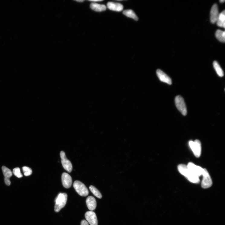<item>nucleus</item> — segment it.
<instances>
[{"label":"nucleus","instance_id":"obj_1","mask_svg":"<svg viewBox=\"0 0 225 225\" xmlns=\"http://www.w3.org/2000/svg\"><path fill=\"white\" fill-rule=\"evenodd\" d=\"M178 168L179 173L185 177L191 182L195 184L200 182L199 177L192 173L188 170L186 165L184 164L179 165L178 166Z\"/></svg>","mask_w":225,"mask_h":225},{"label":"nucleus","instance_id":"obj_2","mask_svg":"<svg viewBox=\"0 0 225 225\" xmlns=\"http://www.w3.org/2000/svg\"><path fill=\"white\" fill-rule=\"evenodd\" d=\"M67 194L66 193H60L55 200V211L59 212L65 206L67 200Z\"/></svg>","mask_w":225,"mask_h":225},{"label":"nucleus","instance_id":"obj_3","mask_svg":"<svg viewBox=\"0 0 225 225\" xmlns=\"http://www.w3.org/2000/svg\"><path fill=\"white\" fill-rule=\"evenodd\" d=\"M75 190L81 196L85 197L87 196L89 192L87 188L82 182L78 181H75L73 184Z\"/></svg>","mask_w":225,"mask_h":225},{"label":"nucleus","instance_id":"obj_4","mask_svg":"<svg viewBox=\"0 0 225 225\" xmlns=\"http://www.w3.org/2000/svg\"><path fill=\"white\" fill-rule=\"evenodd\" d=\"M175 103L178 110L182 114L186 116L187 114V109L184 100L181 96L178 95L175 98Z\"/></svg>","mask_w":225,"mask_h":225},{"label":"nucleus","instance_id":"obj_5","mask_svg":"<svg viewBox=\"0 0 225 225\" xmlns=\"http://www.w3.org/2000/svg\"><path fill=\"white\" fill-rule=\"evenodd\" d=\"M189 145L193 151L195 156L197 158L199 157L201 154V143L199 140H196L194 141H190L189 142Z\"/></svg>","mask_w":225,"mask_h":225},{"label":"nucleus","instance_id":"obj_6","mask_svg":"<svg viewBox=\"0 0 225 225\" xmlns=\"http://www.w3.org/2000/svg\"><path fill=\"white\" fill-rule=\"evenodd\" d=\"M61 162L63 167L69 173H71L73 169L72 165L71 162L66 158L65 153L61 151L60 153Z\"/></svg>","mask_w":225,"mask_h":225},{"label":"nucleus","instance_id":"obj_7","mask_svg":"<svg viewBox=\"0 0 225 225\" xmlns=\"http://www.w3.org/2000/svg\"><path fill=\"white\" fill-rule=\"evenodd\" d=\"M188 169L193 174L200 177L202 175L204 172V169L200 166H197L193 163H189L187 166Z\"/></svg>","mask_w":225,"mask_h":225},{"label":"nucleus","instance_id":"obj_8","mask_svg":"<svg viewBox=\"0 0 225 225\" xmlns=\"http://www.w3.org/2000/svg\"><path fill=\"white\" fill-rule=\"evenodd\" d=\"M202 176L203 178L201 183L202 187L204 188L210 187L212 185V180L208 171L205 169H204V172Z\"/></svg>","mask_w":225,"mask_h":225},{"label":"nucleus","instance_id":"obj_9","mask_svg":"<svg viewBox=\"0 0 225 225\" xmlns=\"http://www.w3.org/2000/svg\"><path fill=\"white\" fill-rule=\"evenodd\" d=\"M219 14L218 5L214 4L211 8L210 12V20L212 23H217Z\"/></svg>","mask_w":225,"mask_h":225},{"label":"nucleus","instance_id":"obj_10","mask_svg":"<svg viewBox=\"0 0 225 225\" xmlns=\"http://www.w3.org/2000/svg\"><path fill=\"white\" fill-rule=\"evenodd\" d=\"M85 218L91 225H98V222L95 213L93 211L87 212L85 215Z\"/></svg>","mask_w":225,"mask_h":225},{"label":"nucleus","instance_id":"obj_11","mask_svg":"<svg viewBox=\"0 0 225 225\" xmlns=\"http://www.w3.org/2000/svg\"><path fill=\"white\" fill-rule=\"evenodd\" d=\"M156 74L159 79L162 82L171 85L172 84V80L164 72L159 69L156 71Z\"/></svg>","mask_w":225,"mask_h":225},{"label":"nucleus","instance_id":"obj_12","mask_svg":"<svg viewBox=\"0 0 225 225\" xmlns=\"http://www.w3.org/2000/svg\"><path fill=\"white\" fill-rule=\"evenodd\" d=\"M61 178L63 186L66 188H70L72 183V179L70 175L64 172L62 174Z\"/></svg>","mask_w":225,"mask_h":225},{"label":"nucleus","instance_id":"obj_13","mask_svg":"<svg viewBox=\"0 0 225 225\" xmlns=\"http://www.w3.org/2000/svg\"><path fill=\"white\" fill-rule=\"evenodd\" d=\"M107 7L111 10L117 12L122 11L124 8L123 5L120 3L111 2L108 3Z\"/></svg>","mask_w":225,"mask_h":225},{"label":"nucleus","instance_id":"obj_14","mask_svg":"<svg viewBox=\"0 0 225 225\" xmlns=\"http://www.w3.org/2000/svg\"><path fill=\"white\" fill-rule=\"evenodd\" d=\"M86 203L88 209L93 211L95 210L96 207L97 203L95 198L92 196H89L86 200Z\"/></svg>","mask_w":225,"mask_h":225},{"label":"nucleus","instance_id":"obj_15","mask_svg":"<svg viewBox=\"0 0 225 225\" xmlns=\"http://www.w3.org/2000/svg\"><path fill=\"white\" fill-rule=\"evenodd\" d=\"M90 7L92 10L96 12H102L106 10V7L104 5L96 3H92L90 5Z\"/></svg>","mask_w":225,"mask_h":225},{"label":"nucleus","instance_id":"obj_16","mask_svg":"<svg viewBox=\"0 0 225 225\" xmlns=\"http://www.w3.org/2000/svg\"><path fill=\"white\" fill-rule=\"evenodd\" d=\"M225 12L224 10L219 14L218 19L217 22V26L224 28L225 27Z\"/></svg>","mask_w":225,"mask_h":225},{"label":"nucleus","instance_id":"obj_17","mask_svg":"<svg viewBox=\"0 0 225 225\" xmlns=\"http://www.w3.org/2000/svg\"><path fill=\"white\" fill-rule=\"evenodd\" d=\"M213 66L217 75L220 77H223L224 76L223 72L218 62L216 61H214Z\"/></svg>","mask_w":225,"mask_h":225},{"label":"nucleus","instance_id":"obj_18","mask_svg":"<svg viewBox=\"0 0 225 225\" xmlns=\"http://www.w3.org/2000/svg\"><path fill=\"white\" fill-rule=\"evenodd\" d=\"M123 14L128 17L131 18L135 21H137L138 18L134 12L131 10H127L124 11Z\"/></svg>","mask_w":225,"mask_h":225},{"label":"nucleus","instance_id":"obj_19","mask_svg":"<svg viewBox=\"0 0 225 225\" xmlns=\"http://www.w3.org/2000/svg\"><path fill=\"white\" fill-rule=\"evenodd\" d=\"M216 38L220 42L224 43L225 41V32L220 30L216 31L215 34Z\"/></svg>","mask_w":225,"mask_h":225},{"label":"nucleus","instance_id":"obj_20","mask_svg":"<svg viewBox=\"0 0 225 225\" xmlns=\"http://www.w3.org/2000/svg\"><path fill=\"white\" fill-rule=\"evenodd\" d=\"M89 188L94 195L99 199L102 198V196L101 194L96 188L93 185H91L89 187Z\"/></svg>","mask_w":225,"mask_h":225},{"label":"nucleus","instance_id":"obj_21","mask_svg":"<svg viewBox=\"0 0 225 225\" xmlns=\"http://www.w3.org/2000/svg\"><path fill=\"white\" fill-rule=\"evenodd\" d=\"M2 169L5 178H10L12 175V172L11 170L5 166H3Z\"/></svg>","mask_w":225,"mask_h":225},{"label":"nucleus","instance_id":"obj_22","mask_svg":"<svg viewBox=\"0 0 225 225\" xmlns=\"http://www.w3.org/2000/svg\"><path fill=\"white\" fill-rule=\"evenodd\" d=\"M24 175L26 176H28L31 175L32 173V170L28 167L24 166L23 167Z\"/></svg>","mask_w":225,"mask_h":225},{"label":"nucleus","instance_id":"obj_23","mask_svg":"<svg viewBox=\"0 0 225 225\" xmlns=\"http://www.w3.org/2000/svg\"><path fill=\"white\" fill-rule=\"evenodd\" d=\"M13 173L15 176L18 178H21L23 176L21 173L20 169L19 168H16L13 169Z\"/></svg>","mask_w":225,"mask_h":225},{"label":"nucleus","instance_id":"obj_24","mask_svg":"<svg viewBox=\"0 0 225 225\" xmlns=\"http://www.w3.org/2000/svg\"><path fill=\"white\" fill-rule=\"evenodd\" d=\"M4 181L6 185L9 186L11 185V182L10 181V178H5Z\"/></svg>","mask_w":225,"mask_h":225},{"label":"nucleus","instance_id":"obj_25","mask_svg":"<svg viewBox=\"0 0 225 225\" xmlns=\"http://www.w3.org/2000/svg\"><path fill=\"white\" fill-rule=\"evenodd\" d=\"M81 225H89V224L87 221L83 220L81 221Z\"/></svg>","mask_w":225,"mask_h":225},{"label":"nucleus","instance_id":"obj_26","mask_svg":"<svg viewBox=\"0 0 225 225\" xmlns=\"http://www.w3.org/2000/svg\"><path fill=\"white\" fill-rule=\"evenodd\" d=\"M91 1L93 2H101L103 1Z\"/></svg>","mask_w":225,"mask_h":225},{"label":"nucleus","instance_id":"obj_27","mask_svg":"<svg viewBox=\"0 0 225 225\" xmlns=\"http://www.w3.org/2000/svg\"><path fill=\"white\" fill-rule=\"evenodd\" d=\"M219 2L220 3H223L225 1L224 0H220Z\"/></svg>","mask_w":225,"mask_h":225},{"label":"nucleus","instance_id":"obj_28","mask_svg":"<svg viewBox=\"0 0 225 225\" xmlns=\"http://www.w3.org/2000/svg\"><path fill=\"white\" fill-rule=\"evenodd\" d=\"M76 2H84V1H82V0H81V1H79V0H77V1H76Z\"/></svg>","mask_w":225,"mask_h":225}]
</instances>
